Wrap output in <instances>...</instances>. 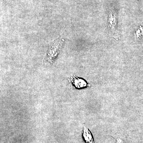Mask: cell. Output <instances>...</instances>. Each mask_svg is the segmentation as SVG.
<instances>
[{"label":"cell","mask_w":143,"mask_h":143,"mask_svg":"<svg viewBox=\"0 0 143 143\" xmlns=\"http://www.w3.org/2000/svg\"><path fill=\"white\" fill-rule=\"evenodd\" d=\"M72 84L77 88H81L87 87L88 84L84 79L76 77H74L72 80Z\"/></svg>","instance_id":"4"},{"label":"cell","mask_w":143,"mask_h":143,"mask_svg":"<svg viewBox=\"0 0 143 143\" xmlns=\"http://www.w3.org/2000/svg\"><path fill=\"white\" fill-rule=\"evenodd\" d=\"M64 42L63 37H60L50 44L45 58L46 63L53 64L60 53Z\"/></svg>","instance_id":"1"},{"label":"cell","mask_w":143,"mask_h":143,"mask_svg":"<svg viewBox=\"0 0 143 143\" xmlns=\"http://www.w3.org/2000/svg\"><path fill=\"white\" fill-rule=\"evenodd\" d=\"M109 23V28L111 31L113 33V34L116 33L117 31V21L116 16L114 13L111 12L110 14Z\"/></svg>","instance_id":"2"},{"label":"cell","mask_w":143,"mask_h":143,"mask_svg":"<svg viewBox=\"0 0 143 143\" xmlns=\"http://www.w3.org/2000/svg\"><path fill=\"white\" fill-rule=\"evenodd\" d=\"M82 136L84 141L87 143H94L93 138L89 130L85 126H84Z\"/></svg>","instance_id":"3"},{"label":"cell","mask_w":143,"mask_h":143,"mask_svg":"<svg viewBox=\"0 0 143 143\" xmlns=\"http://www.w3.org/2000/svg\"><path fill=\"white\" fill-rule=\"evenodd\" d=\"M116 143H124L123 141L121 139L118 138L116 140Z\"/></svg>","instance_id":"5"}]
</instances>
